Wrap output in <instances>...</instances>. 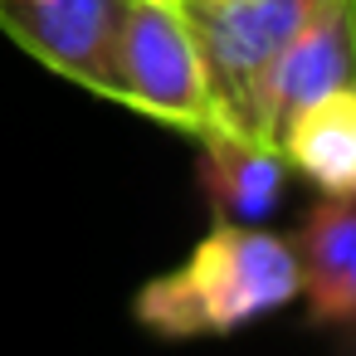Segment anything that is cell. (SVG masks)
<instances>
[{
  "instance_id": "1",
  "label": "cell",
  "mask_w": 356,
  "mask_h": 356,
  "mask_svg": "<svg viewBox=\"0 0 356 356\" xmlns=\"http://www.w3.org/2000/svg\"><path fill=\"white\" fill-rule=\"evenodd\" d=\"M298 302V259L288 234L239 220H215L205 239L166 273L147 278L132 317L166 341L229 337Z\"/></svg>"
},
{
  "instance_id": "2",
  "label": "cell",
  "mask_w": 356,
  "mask_h": 356,
  "mask_svg": "<svg viewBox=\"0 0 356 356\" xmlns=\"http://www.w3.org/2000/svg\"><path fill=\"white\" fill-rule=\"evenodd\" d=\"M181 10L205 64L215 127L264 137L259 132L264 79L283 54V44L317 10V0H181Z\"/></svg>"
},
{
  "instance_id": "3",
  "label": "cell",
  "mask_w": 356,
  "mask_h": 356,
  "mask_svg": "<svg viewBox=\"0 0 356 356\" xmlns=\"http://www.w3.org/2000/svg\"><path fill=\"white\" fill-rule=\"evenodd\" d=\"M113 103L186 137H205L215 127L205 64L181 0H132L127 6L113 49Z\"/></svg>"
},
{
  "instance_id": "4",
  "label": "cell",
  "mask_w": 356,
  "mask_h": 356,
  "mask_svg": "<svg viewBox=\"0 0 356 356\" xmlns=\"http://www.w3.org/2000/svg\"><path fill=\"white\" fill-rule=\"evenodd\" d=\"M132 0H0V35H10L64 83L113 98V49Z\"/></svg>"
},
{
  "instance_id": "5",
  "label": "cell",
  "mask_w": 356,
  "mask_h": 356,
  "mask_svg": "<svg viewBox=\"0 0 356 356\" xmlns=\"http://www.w3.org/2000/svg\"><path fill=\"white\" fill-rule=\"evenodd\" d=\"M337 88H356V0H317L302 30L283 44L259 93V132L278 142L298 108Z\"/></svg>"
},
{
  "instance_id": "6",
  "label": "cell",
  "mask_w": 356,
  "mask_h": 356,
  "mask_svg": "<svg viewBox=\"0 0 356 356\" xmlns=\"http://www.w3.org/2000/svg\"><path fill=\"white\" fill-rule=\"evenodd\" d=\"M298 298L317 327H356V195H322L288 234Z\"/></svg>"
},
{
  "instance_id": "7",
  "label": "cell",
  "mask_w": 356,
  "mask_h": 356,
  "mask_svg": "<svg viewBox=\"0 0 356 356\" xmlns=\"http://www.w3.org/2000/svg\"><path fill=\"white\" fill-rule=\"evenodd\" d=\"M195 142H200V186L215 205V220L264 225L288 186V161L278 142L225 132V127H210Z\"/></svg>"
},
{
  "instance_id": "8",
  "label": "cell",
  "mask_w": 356,
  "mask_h": 356,
  "mask_svg": "<svg viewBox=\"0 0 356 356\" xmlns=\"http://www.w3.org/2000/svg\"><path fill=\"white\" fill-rule=\"evenodd\" d=\"M278 152L288 171H302L322 195H356V88L298 108L278 132Z\"/></svg>"
}]
</instances>
